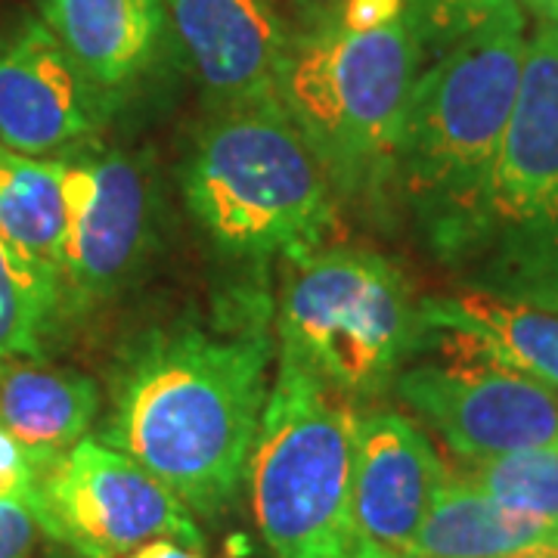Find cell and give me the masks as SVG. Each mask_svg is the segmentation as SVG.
<instances>
[{"mask_svg":"<svg viewBox=\"0 0 558 558\" xmlns=\"http://www.w3.org/2000/svg\"><path fill=\"white\" fill-rule=\"evenodd\" d=\"M69 233L62 255L65 307H87L124 289L149 245V178L134 156L94 140L62 156Z\"/></svg>","mask_w":558,"mask_h":558,"instance_id":"cell-9","label":"cell"},{"mask_svg":"<svg viewBox=\"0 0 558 558\" xmlns=\"http://www.w3.org/2000/svg\"><path fill=\"white\" fill-rule=\"evenodd\" d=\"M128 558H202L196 549H190V546H180L174 539H153V543H146V546H140L134 549Z\"/></svg>","mask_w":558,"mask_h":558,"instance_id":"cell-25","label":"cell"},{"mask_svg":"<svg viewBox=\"0 0 558 558\" xmlns=\"http://www.w3.org/2000/svg\"><path fill=\"white\" fill-rule=\"evenodd\" d=\"M100 385L44 357H0V428L35 457H62L90 432Z\"/></svg>","mask_w":558,"mask_h":558,"instance_id":"cell-17","label":"cell"},{"mask_svg":"<svg viewBox=\"0 0 558 558\" xmlns=\"http://www.w3.org/2000/svg\"><path fill=\"white\" fill-rule=\"evenodd\" d=\"M270 354L264 326L149 329L121 360L100 440L137 459L193 515L218 519L248 475Z\"/></svg>","mask_w":558,"mask_h":558,"instance_id":"cell-1","label":"cell"},{"mask_svg":"<svg viewBox=\"0 0 558 558\" xmlns=\"http://www.w3.org/2000/svg\"><path fill=\"white\" fill-rule=\"evenodd\" d=\"M425 50L410 20L373 32L336 22L289 47L279 100L314 146L332 190L395 180L400 131Z\"/></svg>","mask_w":558,"mask_h":558,"instance_id":"cell-4","label":"cell"},{"mask_svg":"<svg viewBox=\"0 0 558 558\" xmlns=\"http://www.w3.org/2000/svg\"><path fill=\"white\" fill-rule=\"evenodd\" d=\"M524 16H534V22H558V0H515Z\"/></svg>","mask_w":558,"mask_h":558,"instance_id":"cell-26","label":"cell"},{"mask_svg":"<svg viewBox=\"0 0 558 558\" xmlns=\"http://www.w3.org/2000/svg\"><path fill=\"white\" fill-rule=\"evenodd\" d=\"M44 459L50 457H35L20 440L10 438L0 428V499H20L28 509H35L38 472Z\"/></svg>","mask_w":558,"mask_h":558,"instance_id":"cell-22","label":"cell"},{"mask_svg":"<svg viewBox=\"0 0 558 558\" xmlns=\"http://www.w3.org/2000/svg\"><path fill=\"white\" fill-rule=\"evenodd\" d=\"M47 558H62V556H57V553H50V556H47Z\"/></svg>","mask_w":558,"mask_h":558,"instance_id":"cell-28","label":"cell"},{"mask_svg":"<svg viewBox=\"0 0 558 558\" xmlns=\"http://www.w3.org/2000/svg\"><path fill=\"white\" fill-rule=\"evenodd\" d=\"M62 301L0 242V357H44L62 319Z\"/></svg>","mask_w":558,"mask_h":558,"instance_id":"cell-20","label":"cell"},{"mask_svg":"<svg viewBox=\"0 0 558 558\" xmlns=\"http://www.w3.org/2000/svg\"><path fill=\"white\" fill-rule=\"evenodd\" d=\"M289 260L277 304L279 357L354 403L391 388L425 344L403 270L360 248H317Z\"/></svg>","mask_w":558,"mask_h":558,"instance_id":"cell-6","label":"cell"},{"mask_svg":"<svg viewBox=\"0 0 558 558\" xmlns=\"http://www.w3.org/2000/svg\"><path fill=\"white\" fill-rule=\"evenodd\" d=\"M35 519L78 558H128L153 539L202 549L193 512L137 459L100 438L40 462Z\"/></svg>","mask_w":558,"mask_h":558,"instance_id":"cell-7","label":"cell"},{"mask_svg":"<svg viewBox=\"0 0 558 558\" xmlns=\"http://www.w3.org/2000/svg\"><path fill=\"white\" fill-rule=\"evenodd\" d=\"M398 398L462 462L558 447V395L490 360L403 366Z\"/></svg>","mask_w":558,"mask_h":558,"instance_id":"cell-8","label":"cell"},{"mask_svg":"<svg viewBox=\"0 0 558 558\" xmlns=\"http://www.w3.org/2000/svg\"><path fill=\"white\" fill-rule=\"evenodd\" d=\"M354 558H410V556L388 553V549H381V546H373V543H363V539H357V553H354Z\"/></svg>","mask_w":558,"mask_h":558,"instance_id":"cell-27","label":"cell"},{"mask_svg":"<svg viewBox=\"0 0 558 558\" xmlns=\"http://www.w3.org/2000/svg\"><path fill=\"white\" fill-rule=\"evenodd\" d=\"M425 341L459 360H490L558 395V311L481 289L418 301Z\"/></svg>","mask_w":558,"mask_h":558,"instance_id":"cell-14","label":"cell"},{"mask_svg":"<svg viewBox=\"0 0 558 558\" xmlns=\"http://www.w3.org/2000/svg\"><path fill=\"white\" fill-rule=\"evenodd\" d=\"M35 512L20 499H0V558H35L40 539Z\"/></svg>","mask_w":558,"mask_h":558,"instance_id":"cell-23","label":"cell"},{"mask_svg":"<svg viewBox=\"0 0 558 558\" xmlns=\"http://www.w3.org/2000/svg\"><path fill=\"white\" fill-rule=\"evenodd\" d=\"M537 227H558V22H534L527 32L481 242L502 230Z\"/></svg>","mask_w":558,"mask_h":558,"instance_id":"cell-11","label":"cell"},{"mask_svg":"<svg viewBox=\"0 0 558 558\" xmlns=\"http://www.w3.org/2000/svg\"><path fill=\"white\" fill-rule=\"evenodd\" d=\"M38 20L109 100L159 69L171 40L161 0H35Z\"/></svg>","mask_w":558,"mask_h":558,"instance_id":"cell-15","label":"cell"},{"mask_svg":"<svg viewBox=\"0 0 558 558\" xmlns=\"http://www.w3.org/2000/svg\"><path fill=\"white\" fill-rule=\"evenodd\" d=\"M444 478L447 465L413 418L395 410L360 413L351 472L357 539L410 556Z\"/></svg>","mask_w":558,"mask_h":558,"instance_id":"cell-12","label":"cell"},{"mask_svg":"<svg viewBox=\"0 0 558 558\" xmlns=\"http://www.w3.org/2000/svg\"><path fill=\"white\" fill-rule=\"evenodd\" d=\"M457 475L509 509L558 521V447H537L509 457L462 462Z\"/></svg>","mask_w":558,"mask_h":558,"instance_id":"cell-19","label":"cell"},{"mask_svg":"<svg viewBox=\"0 0 558 558\" xmlns=\"http://www.w3.org/2000/svg\"><path fill=\"white\" fill-rule=\"evenodd\" d=\"M109 106L38 16L0 28V143L7 149L62 159L100 134Z\"/></svg>","mask_w":558,"mask_h":558,"instance_id":"cell-10","label":"cell"},{"mask_svg":"<svg viewBox=\"0 0 558 558\" xmlns=\"http://www.w3.org/2000/svg\"><path fill=\"white\" fill-rule=\"evenodd\" d=\"M183 199L236 255L301 258L336 223L332 180L279 97L220 106L183 168Z\"/></svg>","mask_w":558,"mask_h":558,"instance_id":"cell-3","label":"cell"},{"mask_svg":"<svg viewBox=\"0 0 558 558\" xmlns=\"http://www.w3.org/2000/svg\"><path fill=\"white\" fill-rule=\"evenodd\" d=\"M400 20H410L407 0H336L332 22L348 32H373Z\"/></svg>","mask_w":558,"mask_h":558,"instance_id":"cell-24","label":"cell"},{"mask_svg":"<svg viewBox=\"0 0 558 558\" xmlns=\"http://www.w3.org/2000/svg\"><path fill=\"white\" fill-rule=\"evenodd\" d=\"M357 403L279 357L248 459L252 515L277 558H354Z\"/></svg>","mask_w":558,"mask_h":558,"instance_id":"cell-5","label":"cell"},{"mask_svg":"<svg viewBox=\"0 0 558 558\" xmlns=\"http://www.w3.org/2000/svg\"><path fill=\"white\" fill-rule=\"evenodd\" d=\"M65 161L28 159L0 143V242L65 307Z\"/></svg>","mask_w":558,"mask_h":558,"instance_id":"cell-18","label":"cell"},{"mask_svg":"<svg viewBox=\"0 0 558 558\" xmlns=\"http://www.w3.org/2000/svg\"><path fill=\"white\" fill-rule=\"evenodd\" d=\"M512 0H407L410 25L425 57H438Z\"/></svg>","mask_w":558,"mask_h":558,"instance_id":"cell-21","label":"cell"},{"mask_svg":"<svg viewBox=\"0 0 558 558\" xmlns=\"http://www.w3.org/2000/svg\"><path fill=\"white\" fill-rule=\"evenodd\" d=\"M524 47L527 16L512 0L438 53L410 94L395 180L444 260L462 264L487 230Z\"/></svg>","mask_w":558,"mask_h":558,"instance_id":"cell-2","label":"cell"},{"mask_svg":"<svg viewBox=\"0 0 558 558\" xmlns=\"http://www.w3.org/2000/svg\"><path fill=\"white\" fill-rule=\"evenodd\" d=\"M202 87L218 106L279 97L292 40L270 0H161Z\"/></svg>","mask_w":558,"mask_h":558,"instance_id":"cell-13","label":"cell"},{"mask_svg":"<svg viewBox=\"0 0 558 558\" xmlns=\"http://www.w3.org/2000/svg\"><path fill=\"white\" fill-rule=\"evenodd\" d=\"M410 558H558V521L509 509L447 469Z\"/></svg>","mask_w":558,"mask_h":558,"instance_id":"cell-16","label":"cell"}]
</instances>
